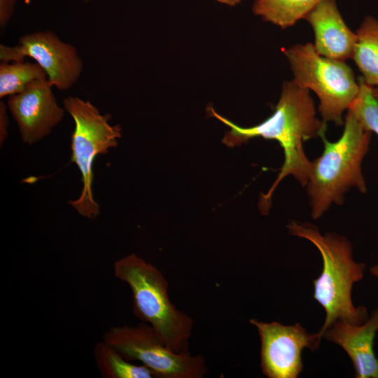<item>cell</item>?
Masks as SVG:
<instances>
[{"mask_svg":"<svg viewBox=\"0 0 378 378\" xmlns=\"http://www.w3.org/2000/svg\"><path fill=\"white\" fill-rule=\"evenodd\" d=\"M210 115L227 125L223 143L228 147L240 146L255 137L276 141L284 150V160L279 173L266 194L261 195L259 208L262 214L269 211L271 197L276 188L286 176L291 175L301 186L309 181L312 161L306 156L303 144L308 140L326 134L327 125L316 117L310 91L293 80L284 81L273 113L258 125L249 127L239 126L218 114L212 106Z\"/></svg>","mask_w":378,"mask_h":378,"instance_id":"1","label":"cell"},{"mask_svg":"<svg viewBox=\"0 0 378 378\" xmlns=\"http://www.w3.org/2000/svg\"><path fill=\"white\" fill-rule=\"evenodd\" d=\"M286 227L291 235L310 241L318 250L323 261L322 271L313 281L314 299L323 308L324 323L317 332L321 340L324 331L337 320L361 324L368 318L365 306L354 304L353 286L363 279L364 262H356L351 241L334 232L322 234L309 223L290 221Z\"/></svg>","mask_w":378,"mask_h":378,"instance_id":"2","label":"cell"},{"mask_svg":"<svg viewBox=\"0 0 378 378\" xmlns=\"http://www.w3.org/2000/svg\"><path fill=\"white\" fill-rule=\"evenodd\" d=\"M344 130L336 141L321 139L322 154L312 161V170L307 184L311 214L320 218L333 204L341 205L344 195L352 188L365 193L366 183L362 162L368 153L372 132L363 127L354 112L348 109Z\"/></svg>","mask_w":378,"mask_h":378,"instance_id":"3","label":"cell"},{"mask_svg":"<svg viewBox=\"0 0 378 378\" xmlns=\"http://www.w3.org/2000/svg\"><path fill=\"white\" fill-rule=\"evenodd\" d=\"M113 273L131 290L134 316L149 324L173 352H190L193 320L170 301L168 284L162 272L133 253L115 261Z\"/></svg>","mask_w":378,"mask_h":378,"instance_id":"4","label":"cell"},{"mask_svg":"<svg viewBox=\"0 0 378 378\" xmlns=\"http://www.w3.org/2000/svg\"><path fill=\"white\" fill-rule=\"evenodd\" d=\"M299 86L313 91L319 99L322 120L343 125L345 111L357 97V82L345 61L326 57L318 53L312 43H297L284 52Z\"/></svg>","mask_w":378,"mask_h":378,"instance_id":"5","label":"cell"},{"mask_svg":"<svg viewBox=\"0 0 378 378\" xmlns=\"http://www.w3.org/2000/svg\"><path fill=\"white\" fill-rule=\"evenodd\" d=\"M64 108L72 117L75 127L71 134V162L81 174L83 188L79 197L69 203L83 217L96 218L100 213L92 193L93 163L99 154L118 144L122 136L121 126L111 125L109 113L102 114L90 101L69 96L63 100Z\"/></svg>","mask_w":378,"mask_h":378,"instance_id":"6","label":"cell"},{"mask_svg":"<svg viewBox=\"0 0 378 378\" xmlns=\"http://www.w3.org/2000/svg\"><path fill=\"white\" fill-rule=\"evenodd\" d=\"M102 340L127 360L141 362L155 377L202 378L207 372L202 355L173 352L146 323L111 327L103 334Z\"/></svg>","mask_w":378,"mask_h":378,"instance_id":"7","label":"cell"},{"mask_svg":"<svg viewBox=\"0 0 378 378\" xmlns=\"http://www.w3.org/2000/svg\"><path fill=\"white\" fill-rule=\"evenodd\" d=\"M34 59L46 71L48 80L59 90L71 88L83 66L76 48L65 43L50 31H40L22 36L13 46L0 45L1 62Z\"/></svg>","mask_w":378,"mask_h":378,"instance_id":"8","label":"cell"},{"mask_svg":"<svg viewBox=\"0 0 378 378\" xmlns=\"http://www.w3.org/2000/svg\"><path fill=\"white\" fill-rule=\"evenodd\" d=\"M260 340V368L268 378H297L303 368L304 349L318 348L321 339L317 332L309 333L300 323L284 325L249 320Z\"/></svg>","mask_w":378,"mask_h":378,"instance_id":"9","label":"cell"},{"mask_svg":"<svg viewBox=\"0 0 378 378\" xmlns=\"http://www.w3.org/2000/svg\"><path fill=\"white\" fill-rule=\"evenodd\" d=\"M52 86L48 79L38 80L8 97L7 106L22 141L29 145L48 135L64 116L65 109L57 105Z\"/></svg>","mask_w":378,"mask_h":378,"instance_id":"10","label":"cell"},{"mask_svg":"<svg viewBox=\"0 0 378 378\" xmlns=\"http://www.w3.org/2000/svg\"><path fill=\"white\" fill-rule=\"evenodd\" d=\"M378 332V307L361 324L337 320L322 338L342 348L350 358L357 378H378V359L374 351Z\"/></svg>","mask_w":378,"mask_h":378,"instance_id":"11","label":"cell"},{"mask_svg":"<svg viewBox=\"0 0 378 378\" xmlns=\"http://www.w3.org/2000/svg\"><path fill=\"white\" fill-rule=\"evenodd\" d=\"M304 19L314 30L318 53L341 61L352 59L357 35L345 23L336 0H321Z\"/></svg>","mask_w":378,"mask_h":378,"instance_id":"12","label":"cell"},{"mask_svg":"<svg viewBox=\"0 0 378 378\" xmlns=\"http://www.w3.org/2000/svg\"><path fill=\"white\" fill-rule=\"evenodd\" d=\"M357 40L352 59L368 85L378 86V20L366 16L356 31Z\"/></svg>","mask_w":378,"mask_h":378,"instance_id":"13","label":"cell"},{"mask_svg":"<svg viewBox=\"0 0 378 378\" xmlns=\"http://www.w3.org/2000/svg\"><path fill=\"white\" fill-rule=\"evenodd\" d=\"M321 0H255L253 13L281 29L293 26L305 17Z\"/></svg>","mask_w":378,"mask_h":378,"instance_id":"14","label":"cell"},{"mask_svg":"<svg viewBox=\"0 0 378 378\" xmlns=\"http://www.w3.org/2000/svg\"><path fill=\"white\" fill-rule=\"evenodd\" d=\"M93 356L97 368L104 378L155 377L146 366L131 363L102 340L94 346Z\"/></svg>","mask_w":378,"mask_h":378,"instance_id":"15","label":"cell"},{"mask_svg":"<svg viewBox=\"0 0 378 378\" xmlns=\"http://www.w3.org/2000/svg\"><path fill=\"white\" fill-rule=\"evenodd\" d=\"M48 79L38 63L24 61L1 62L0 64V97L22 92L30 83Z\"/></svg>","mask_w":378,"mask_h":378,"instance_id":"16","label":"cell"},{"mask_svg":"<svg viewBox=\"0 0 378 378\" xmlns=\"http://www.w3.org/2000/svg\"><path fill=\"white\" fill-rule=\"evenodd\" d=\"M359 92L349 109L351 110L365 129L378 136V99L372 88L360 78Z\"/></svg>","mask_w":378,"mask_h":378,"instance_id":"17","label":"cell"},{"mask_svg":"<svg viewBox=\"0 0 378 378\" xmlns=\"http://www.w3.org/2000/svg\"><path fill=\"white\" fill-rule=\"evenodd\" d=\"M16 0H0V27L4 29L11 19Z\"/></svg>","mask_w":378,"mask_h":378,"instance_id":"18","label":"cell"},{"mask_svg":"<svg viewBox=\"0 0 378 378\" xmlns=\"http://www.w3.org/2000/svg\"><path fill=\"white\" fill-rule=\"evenodd\" d=\"M6 106L4 103H0V139L1 144L6 138L7 133V127L8 125V118L6 113Z\"/></svg>","mask_w":378,"mask_h":378,"instance_id":"19","label":"cell"},{"mask_svg":"<svg viewBox=\"0 0 378 378\" xmlns=\"http://www.w3.org/2000/svg\"><path fill=\"white\" fill-rule=\"evenodd\" d=\"M219 3L224 4L228 6H235L239 4L243 0H214Z\"/></svg>","mask_w":378,"mask_h":378,"instance_id":"20","label":"cell"},{"mask_svg":"<svg viewBox=\"0 0 378 378\" xmlns=\"http://www.w3.org/2000/svg\"><path fill=\"white\" fill-rule=\"evenodd\" d=\"M370 272L372 276L378 279V258L377 262L370 267Z\"/></svg>","mask_w":378,"mask_h":378,"instance_id":"21","label":"cell"},{"mask_svg":"<svg viewBox=\"0 0 378 378\" xmlns=\"http://www.w3.org/2000/svg\"><path fill=\"white\" fill-rule=\"evenodd\" d=\"M372 90L374 95L378 99V86L372 88Z\"/></svg>","mask_w":378,"mask_h":378,"instance_id":"22","label":"cell"},{"mask_svg":"<svg viewBox=\"0 0 378 378\" xmlns=\"http://www.w3.org/2000/svg\"><path fill=\"white\" fill-rule=\"evenodd\" d=\"M82 1H83V2H85V3H86V2H89V1H91V0H82Z\"/></svg>","mask_w":378,"mask_h":378,"instance_id":"23","label":"cell"}]
</instances>
